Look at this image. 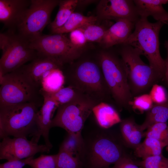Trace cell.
I'll return each mask as SVG.
<instances>
[{"label": "cell", "instance_id": "obj_1", "mask_svg": "<svg viewBox=\"0 0 168 168\" xmlns=\"http://www.w3.org/2000/svg\"><path fill=\"white\" fill-rule=\"evenodd\" d=\"M82 135L83 144L80 155L83 167L110 168L124 154L121 140L113 131L99 126Z\"/></svg>", "mask_w": 168, "mask_h": 168}, {"label": "cell", "instance_id": "obj_2", "mask_svg": "<svg viewBox=\"0 0 168 168\" xmlns=\"http://www.w3.org/2000/svg\"><path fill=\"white\" fill-rule=\"evenodd\" d=\"M164 24L159 21L150 22L147 18H140L135 23L134 31L124 44L145 56L162 81L164 79L165 63L160 53L159 35Z\"/></svg>", "mask_w": 168, "mask_h": 168}, {"label": "cell", "instance_id": "obj_3", "mask_svg": "<svg viewBox=\"0 0 168 168\" xmlns=\"http://www.w3.org/2000/svg\"><path fill=\"white\" fill-rule=\"evenodd\" d=\"M65 82L98 102L104 101L110 94L98 62L90 59L77 63L67 73Z\"/></svg>", "mask_w": 168, "mask_h": 168}, {"label": "cell", "instance_id": "obj_4", "mask_svg": "<svg viewBox=\"0 0 168 168\" xmlns=\"http://www.w3.org/2000/svg\"><path fill=\"white\" fill-rule=\"evenodd\" d=\"M40 106L30 103L0 105V137H34L35 118Z\"/></svg>", "mask_w": 168, "mask_h": 168}, {"label": "cell", "instance_id": "obj_5", "mask_svg": "<svg viewBox=\"0 0 168 168\" xmlns=\"http://www.w3.org/2000/svg\"><path fill=\"white\" fill-rule=\"evenodd\" d=\"M98 62L110 95L116 104L121 107L130 108L133 97L120 57L111 51H102L99 54Z\"/></svg>", "mask_w": 168, "mask_h": 168}, {"label": "cell", "instance_id": "obj_6", "mask_svg": "<svg viewBox=\"0 0 168 168\" xmlns=\"http://www.w3.org/2000/svg\"><path fill=\"white\" fill-rule=\"evenodd\" d=\"M121 45L119 54L125 67L133 97L145 93L153 85L162 81L153 68L142 60L135 49L127 44Z\"/></svg>", "mask_w": 168, "mask_h": 168}, {"label": "cell", "instance_id": "obj_7", "mask_svg": "<svg viewBox=\"0 0 168 168\" xmlns=\"http://www.w3.org/2000/svg\"><path fill=\"white\" fill-rule=\"evenodd\" d=\"M41 88L19 69L6 74L0 87V105L30 103L41 107Z\"/></svg>", "mask_w": 168, "mask_h": 168}, {"label": "cell", "instance_id": "obj_8", "mask_svg": "<svg viewBox=\"0 0 168 168\" xmlns=\"http://www.w3.org/2000/svg\"><path fill=\"white\" fill-rule=\"evenodd\" d=\"M0 71L13 72L37 57L38 53L30 47L28 41L11 30L0 34Z\"/></svg>", "mask_w": 168, "mask_h": 168}, {"label": "cell", "instance_id": "obj_9", "mask_svg": "<svg viewBox=\"0 0 168 168\" xmlns=\"http://www.w3.org/2000/svg\"><path fill=\"white\" fill-rule=\"evenodd\" d=\"M98 103L89 96L81 94L72 101L58 106L52 120L51 128L60 127L67 132H82L94 107Z\"/></svg>", "mask_w": 168, "mask_h": 168}, {"label": "cell", "instance_id": "obj_10", "mask_svg": "<svg viewBox=\"0 0 168 168\" xmlns=\"http://www.w3.org/2000/svg\"><path fill=\"white\" fill-rule=\"evenodd\" d=\"M29 42L30 47L40 55L52 58L63 66L73 63L84 51V48L75 46L64 34L42 35Z\"/></svg>", "mask_w": 168, "mask_h": 168}, {"label": "cell", "instance_id": "obj_11", "mask_svg": "<svg viewBox=\"0 0 168 168\" xmlns=\"http://www.w3.org/2000/svg\"><path fill=\"white\" fill-rule=\"evenodd\" d=\"M59 1L30 0L28 8L16 29V32L28 41L42 35L45 27L51 22L52 12Z\"/></svg>", "mask_w": 168, "mask_h": 168}, {"label": "cell", "instance_id": "obj_12", "mask_svg": "<svg viewBox=\"0 0 168 168\" xmlns=\"http://www.w3.org/2000/svg\"><path fill=\"white\" fill-rule=\"evenodd\" d=\"M0 143V159L8 161L28 158L38 153H49L51 149L46 145L39 144L32 139L18 137L3 138Z\"/></svg>", "mask_w": 168, "mask_h": 168}, {"label": "cell", "instance_id": "obj_13", "mask_svg": "<svg viewBox=\"0 0 168 168\" xmlns=\"http://www.w3.org/2000/svg\"><path fill=\"white\" fill-rule=\"evenodd\" d=\"M98 19L128 20L135 23L140 17L133 0H101L96 7Z\"/></svg>", "mask_w": 168, "mask_h": 168}, {"label": "cell", "instance_id": "obj_14", "mask_svg": "<svg viewBox=\"0 0 168 168\" xmlns=\"http://www.w3.org/2000/svg\"><path fill=\"white\" fill-rule=\"evenodd\" d=\"M40 93L43 98V104L36 114L35 123L37 133L31 139L38 143L41 136L44 138L45 144L51 149L53 145L49 138L50 129L54 113L58 107L49 93L40 89Z\"/></svg>", "mask_w": 168, "mask_h": 168}, {"label": "cell", "instance_id": "obj_15", "mask_svg": "<svg viewBox=\"0 0 168 168\" xmlns=\"http://www.w3.org/2000/svg\"><path fill=\"white\" fill-rule=\"evenodd\" d=\"M30 2L29 0H0V21L15 31Z\"/></svg>", "mask_w": 168, "mask_h": 168}, {"label": "cell", "instance_id": "obj_16", "mask_svg": "<svg viewBox=\"0 0 168 168\" xmlns=\"http://www.w3.org/2000/svg\"><path fill=\"white\" fill-rule=\"evenodd\" d=\"M63 66L52 58L39 54L29 63L18 69L41 88V80L44 73L53 69H62Z\"/></svg>", "mask_w": 168, "mask_h": 168}, {"label": "cell", "instance_id": "obj_17", "mask_svg": "<svg viewBox=\"0 0 168 168\" xmlns=\"http://www.w3.org/2000/svg\"><path fill=\"white\" fill-rule=\"evenodd\" d=\"M135 23L124 19L116 21L107 30L99 44L106 49L124 44L132 33Z\"/></svg>", "mask_w": 168, "mask_h": 168}, {"label": "cell", "instance_id": "obj_18", "mask_svg": "<svg viewBox=\"0 0 168 168\" xmlns=\"http://www.w3.org/2000/svg\"><path fill=\"white\" fill-rule=\"evenodd\" d=\"M140 18L151 16L157 21L168 25V12L163 5L168 3V0H133Z\"/></svg>", "mask_w": 168, "mask_h": 168}, {"label": "cell", "instance_id": "obj_19", "mask_svg": "<svg viewBox=\"0 0 168 168\" xmlns=\"http://www.w3.org/2000/svg\"><path fill=\"white\" fill-rule=\"evenodd\" d=\"M92 113L97 125L104 128L109 129L113 125L120 123L122 120L115 109L104 101L96 104L92 109Z\"/></svg>", "mask_w": 168, "mask_h": 168}, {"label": "cell", "instance_id": "obj_20", "mask_svg": "<svg viewBox=\"0 0 168 168\" xmlns=\"http://www.w3.org/2000/svg\"><path fill=\"white\" fill-rule=\"evenodd\" d=\"M121 134L123 141L134 149L140 143L144 136V133L140 125L135 122L132 118L122 120L120 123Z\"/></svg>", "mask_w": 168, "mask_h": 168}, {"label": "cell", "instance_id": "obj_21", "mask_svg": "<svg viewBox=\"0 0 168 168\" xmlns=\"http://www.w3.org/2000/svg\"><path fill=\"white\" fill-rule=\"evenodd\" d=\"M65 79L60 69H55L46 72L40 82L41 89L46 92L54 93L64 87Z\"/></svg>", "mask_w": 168, "mask_h": 168}, {"label": "cell", "instance_id": "obj_22", "mask_svg": "<svg viewBox=\"0 0 168 168\" xmlns=\"http://www.w3.org/2000/svg\"><path fill=\"white\" fill-rule=\"evenodd\" d=\"M98 20L96 16H87L74 12L65 23L61 27L52 32V34H64L71 32L86 25L95 24Z\"/></svg>", "mask_w": 168, "mask_h": 168}, {"label": "cell", "instance_id": "obj_23", "mask_svg": "<svg viewBox=\"0 0 168 168\" xmlns=\"http://www.w3.org/2000/svg\"><path fill=\"white\" fill-rule=\"evenodd\" d=\"M147 112L145 119L140 125L143 131L155 124L166 123L168 119V100L162 104H154Z\"/></svg>", "mask_w": 168, "mask_h": 168}, {"label": "cell", "instance_id": "obj_24", "mask_svg": "<svg viewBox=\"0 0 168 168\" xmlns=\"http://www.w3.org/2000/svg\"><path fill=\"white\" fill-rule=\"evenodd\" d=\"M78 0H60L59 9L54 20L49 25L51 32L62 26L77 6Z\"/></svg>", "mask_w": 168, "mask_h": 168}, {"label": "cell", "instance_id": "obj_25", "mask_svg": "<svg viewBox=\"0 0 168 168\" xmlns=\"http://www.w3.org/2000/svg\"><path fill=\"white\" fill-rule=\"evenodd\" d=\"M165 144L151 137H146L134 149V153L136 157L143 159L147 157L162 154Z\"/></svg>", "mask_w": 168, "mask_h": 168}, {"label": "cell", "instance_id": "obj_26", "mask_svg": "<svg viewBox=\"0 0 168 168\" xmlns=\"http://www.w3.org/2000/svg\"><path fill=\"white\" fill-rule=\"evenodd\" d=\"M82 133L67 132L59 150H63L80 158L84 142Z\"/></svg>", "mask_w": 168, "mask_h": 168}, {"label": "cell", "instance_id": "obj_27", "mask_svg": "<svg viewBox=\"0 0 168 168\" xmlns=\"http://www.w3.org/2000/svg\"><path fill=\"white\" fill-rule=\"evenodd\" d=\"M48 93L58 106L72 101L82 93L77 89L69 86L63 87L54 93Z\"/></svg>", "mask_w": 168, "mask_h": 168}, {"label": "cell", "instance_id": "obj_28", "mask_svg": "<svg viewBox=\"0 0 168 168\" xmlns=\"http://www.w3.org/2000/svg\"><path fill=\"white\" fill-rule=\"evenodd\" d=\"M144 136L155 138L165 145L168 149V126L167 123L155 124L147 129Z\"/></svg>", "mask_w": 168, "mask_h": 168}, {"label": "cell", "instance_id": "obj_29", "mask_svg": "<svg viewBox=\"0 0 168 168\" xmlns=\"http://www.w3.org/2000/svg\"><path fill=\"white\" fill-rule=\"evenodd\" d=\"M109 27H106L95 24H91L80 28L83 32L87 42H96L100 43L106 30Z\"/></svg>", "mask_w": 168, "mask_h": 168}, {"label": "cell", "instance_id": "obj_30", "mask_svg": "<svg viewBox=\"0 0 168 168\" xmlns=\"http://www.w3.org/2000/svg\"><path fill=\"white\" fill-rule=\"evenodd\" d=\"M57 154V168H83V163L79 157L60 150Z\"/></svg>", "mask_w": 168, "mask_h": 168}, {"label": "cell", "instance_id": "obj_31", "mask_svg": "<svg viewBox=\"0 0 168 168\" xmlns=\"http://www.w3.org/2000/svg\"><path fill=\"white\" fill-rule=\"evenodd\" d=\"M28 165L31 168H57V154L41 155L38 157L32 158Z\"/></svg>", "mask_w": 168, "mask_h": 168}, {"label": "cell", "instance_id": "obj_32", "mask_svg": "<svg viewBox=\"0 0 168 168\" xmlns=\"http://www.w3.org/2000/svg\"><path fill=\"white\" fill-rule=\"evenodd\" d=\"M154 105L149 94H143L134 97L130 105L132 109L141 114L147 111Z\"/></svg>", "mask_w": 168, "mask_h": 168}, {"label": "cell", "instance_id": "obj_33", "mask_svg": "<svg viewBox=\"0 0 168 168\" xmlns=\"http://www.w3.org/2000/svg\"><path fill=\"white\" fill-rule=\"evenodd\" d=\"M135 162L141 168H168V158L162 154L148 157Z\"/></svg>", "mask_w": 168, "mask_h": 168}, {"label": "cell", "instance_id": "obj_34", "mask_svg": "<svg viewBox=\"0 0 168 168\" xmlns=\"http://www.w3.org/2000/svg\"><path fill=\"white\" fill-rule=\"evenodd\" d=\"M154 104H160L168 100V93L163 86L156 84L152 86L149 93Z\"/></svg>", "mask_w": 168, "mask_h": 168}, {"label": "cell", "instance_id": "obj_35", "mask_svg": "<svg viewBox=\"0 0 168 168\" xmlns=\"http://www.w3.org/2000/svg\"><path fill=\"white\" fill-rule=\"evenodd\" d=\"M69 39L74 45L80 48H84L87 42L83 32L80 28L70 32Z\"/></svg>", "mask_w": 168, "mask_h": 168}, {"label": "cell", "instance_id": "obj_36", "mask_svg": "<svg viewBox=\"0 0 168 168\" xmlns=\"http://www.w3.org/2000/svg\"><path fill=\"white\" fill-rule=\"evenodd\" d=\"M114 165L110 168H139L135 161L125 154Z\"/></svg>", "mask_w": 168, "mask_h": 168}, {"label": "cell", "instance_id": "obj_37", "mask_svg": "<svg viewBox=\"0 0 168 168\" xmlns=\"http://www.w3.org/2000/svg\"><path fill=\"white\" fill-rule=\"evenodd\" d=\"M34 156L20 160L7 161L5 163L0 164V168H23L28 164L30 161Z\"/></svg>", "mask_w": 168, "mask_h": 168}, {"label": "cell", "instance_id": "obj_38", "mask_svg": "<svg viewBox=\"0 0 168 168\" xmlns=\"http://www.w3.org/2000/svg\"><path fill=\"white\" fill-rule=\"evenodd\" d=\"M97 1L91 0H78L77 6H85L93 3Z\"/></svg>", "mask_w": 168, "mask_h": 168}, {"label": "cell", "instance_id": "obj_39", "mask_svg": "<svg viewBox=\"0 0 168 168\" xmlns=\"http://www.w3.org/2000/svg\"><path fill=\"white\" fill-rule=\"evenodd\" d=\"M165 73L164 81H165L166 84L168 86V61L165 60Z\"/></svg>", "mask_w": 168, "mask_h": 168}, {"label": "cell", "instance_id": "obj_40", "mask_svg": "<svg viewBox=\"0 0 168 168\" xmlns=\"http://www.w3.org/2000/svg\"><path fill=\"white\" fill-rule=\"evenodd\" d=\"M164 44L165 47L167 50V57L165 59V60L168 61V41H166Z\"/></svg>", "mask_w": 168, "mask_h": 168}]
</instances>
